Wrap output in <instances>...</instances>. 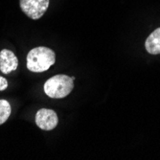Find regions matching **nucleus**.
<instances>
[{
    "instance_id": "nucleus-7",
    "label": "nucleus",
    "mask_w": 160,
    "mask_h": 160,
    "mask_svg": "<svg viewBox=\"0 0 160 160\" xmlns=\"http://www.w3.org/2000/svg\"><path fill=\"white\" fill-rule=\"evenodd\" d=\"M11 115V106L6 100H0V125L4 124Z\"/></svg>"
},
{
    "instance_id": "nucleus-2",
    "label": "nucleus",
    "mask_w": 160,
    "mask_h": 160,
    "mask_svg": "<svg viewBox=\"0 0 160 160\" xmlns=\"http://www.w3.org/2000/svg\"><path fill=\"white\" fill-rule=\"evenodd\" d=\"M74 88V80L67 75H56L44 83L45 94L54 99H62L68 96Z\"/></svg>"
},
{
    "instance_id": "nucleus-8",
    "label": "nucleus",
    "mask_w": 160,
    "mask_h": 160,
    "mask_svg": "<svg viewBox=\"0 0 160 160\" xmlns=\"http://www.w3.org/2000/svg\"><path fill=\"white\" fill-rule=\"evenodd\" d=\"M7 87H8V81L5 78L0 76V91L5 90Z\"/></svg>"
},
{
    "instance_id": "nucleus-4",
    "label": "nucleus",
    "mask_w": 160,
    "mask_h": 160,
    "mask_svg": "<svg viewBox=\"0 0 160 160\" xmlns=\"http://www.w3.org/2000/svg\"><path fill=\"white\" fill-rule=\"evenodd\" d=\"M59 123L57 113L52 109L41 108L36 114V124L42 130H52Z\"/></svg>"
},
{
    "instance_id": "nucleus-5",
    "label": "nucleus",
    "mask_w": 160,
    "mask_h": 160,
    "mask_svg": "<svg viewBox=\"0 0 160 160\" xmlns=\"http://www.w3.org/2000/svg\"><path fill=\"white\" fill-rule=\"evenodd\" d=\"M18 66V60L12 51L3 49L0 52V70L3 74H9Z\"/></svg>"
},
{
    "instance_id": "nucleus-6",
    "label": "nucleus",
    "mask_w": 160,
    "mask_h": 160,
    "mask_svg": "<svg viewBox=\"0 0 160 160\" xmlns=\"http://www.w3.org/2000/svg\"><path fill=\"white\" fill-rule=\"evenodd\" d=\"M145 47L148 53L152 55L160 54V28L154 30L145 42Z\"/></svg>"
},
{
    "instance_id": "nucleus-3",
    "label": "nucleus",
    "mask_w": 160,
    "mask_h": 160,
    "mask_svg": "<svg viewBox=\"0 0 160 160\" xmlns=\"http://www.w3.org/2000/svg\"><path fill=\"white\" fill-rule=\"evenodd\" d=\"M19 5L27 17L36 20L39 19L47 11L49 0H19Z\"/></svg>"
},
{
    "instance_id": "nucleus-1",
    "label": "nucleus",
    "mask_w": 160,
    "mask_h": 160,
    "mask_svg": "<svg viewBox=\"0 0 160 160\" xmlns=\"http://www.w3.org/2000/svg\"><path fill=\"white\" fill-rule=\"evenodd\" d=\"M56 62V55L48 47L40 46L32 49L27 55V68L34 73L48 70Z\"/></svg>"
}]
</instances>
